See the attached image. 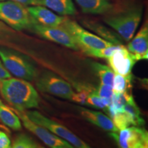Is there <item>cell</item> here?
Segmentation results:
<instances>
[{"label": "cell", "instance_id": "cell-4", "mask_svg": "<svg viewBox=\"0 0 148 148\" xmlns=\"http://www.w3.org/2000/svg\"><path fill=\"white\" fill-rule=\"evenodd\" d=\"M0 20L18 31L30 29L34 23L27 7L13 1H0Z\"/></svg>", "mask_w": 148, "mask_h": 148}, {"label": "cell", "instance_id": "cell-29", "mask_svg": "<svg viewBox=\"0 0 148 148\" xmlns=\"http://www.w3.org/2000/svg\"><path fill=\"white\" fill-rule=\"evenodd\" d=\"M11 77V74L7 71L4 65L0 59V83L5 79H8Z\"/></svg>", "mask_w": 148, "mask_h": 148}, {"label": "cell", "instance_id": "cell-30", "mask_svg": "<svg viewBox=\"0 0 148 148\" xmlns=\"http://www.w3.org/2000/svg\"><path fill=\"white\" fill-rule=\"evenodd\" d=\"M0 1H13L21 3L25 5H39L40 0H0Z\"/></svg>", "mask_w": 148, "mask_h": 148}, {"label": "cell", "instance_id": "cell-7", "mask_svg": "<svg viewBox=\"0 0 148 148\" xmlns=\"http://www.w3.org/2000/svg\"><path fill=\"white\" fill-rule=\"evenodd\" d=\"M36 87L40 91L66 99H71L74 93L69 83L55 73L48 71L42 73L38 79Z\"/></svg>", "mask_w": 148, "mask_h": 148}, {"label": "cell", "instance_id": "cell-20", "mask_svg": "<svg viewBox=\"0 0 148 148\" xmlns=\"http://www.w3.org/2000/svg\"><path fill=\"white\" fill-rule=\"evenodd\" d=\"M92 68L100 79L101 84L112 86L113 79L115 73L109 66L98 62H93Z\"/></svg>", "mask_w": 148, "mask_h": 148}, {"label": "cell", "instance_id": "cell-25", "mask_svg": "<svg viewBox=\"0 0 148 148\" xmlns=\"http://www.w3.org/2000/svg\"><path fill=\"white\" fill-rule=\"evenodd\" d=\"M86 106H89L103 110H106L107 107L103 102L102 99L97 95L95 90H92L88 93L86 101Z\"/></svg>", "mask_w": 148, "mask_h": 148}, {"label": "cell", "instance_id": "cell-17", "mask_svg": "<svg viewBox=\"0 0 148 148\" xmlns=\"http://www.w3.org/2000/svg\"><path fill=\"white\" fill-rule=\"evenodd\" d=\"M83 24L88 29L95 32L96 35L100 36L101 38L106 40V41L114 44V45L121 44L123 38L116 32L111 30L104 25L97 22L92 21H83Z\"/></svg>", "mask_w": 148, "mask_h": 148}, {"label": "cell", "instance_id": "cell-22", "mask_svg": "<svg viewBox=\"0 0 148 148\" xmlns=\"http://www.w3.org/2000/svg\"><path fill=\"white\" fill-rule=\"evenodd\" d=\"M122 46L121 44L119 45H114V44H112V45L108 46L104 48H101V49H88V50L85 51L84 53L86 54L92 56L97 57V58H108L110 57L111 55L116 50L118 49L121 48Z\"/></svg>", "mask_w": 148, "mask_h": 148}, {"label": "cell", "instance_id": "cell-8", "mask_svg": "<svg viewBox=\"0 0 148 148\" xmlns=\"http://www.w3.org/2000/svg\"><path fill=\"white\" fill-rule=\"evenodd\" d=\"M110 136L121 148H147L148 132L138 126L127 127L118 132H111Z\"/></svg>", "mask_w": 148, "mask_h": 148}, {"label": "cell", "instance_id": "cell-24", "mask_svg": "<svg viewBox=\"0 0 148 148\" xmlns=\"http://www.w3.org/2000/svg\"><path fill=\"white\" fill-rule=\"evenodd\" d=\"M114 125H115L118 131L124 129L125 127L132 125L131 120L130 119L128 114L123 110L118 112L112 117Z\"/></svg>", "mask_w": 148, "mask_h": 148}, {"label": "cell", "instance_id": "cell-28", "mask_svg": "<svg viewBox=\"0 0 148 148\" xmlns=\"http://www.w3.org/2000/svg\"><path fill=\"white\" fill-rule=\"evenodd\" d=\"M11 147V141L8 135L0 130V148Z\"/></svg>", "mask_w": 148, "mask_h": 148}, {"label": "cell", "instance_id": "cell-23", "mask_svg": "<svg viewBox=\"0 0 148 148\" xmlns=\"http://www.w3.org/2000/svg\"><path fill=\"white\" fill-rule=\"evenodd\" d=\"M11 147L37 148L40 147V146L27 135L25 134H20L15 138Z\"/></svg>", "mask_w": 148, "mask_h": 148}, {"label": "cell", "instance_id": "cell-5", "mask_svg": "<svg viewBox=\"0 0 148 148\" xmlns=\"http://www.w3.org/2000/svg\"><path fill=\"white\" fill-rule=\"evenodd\" d=\"M61 26L65 28L71 34L77 46L80 47L84 52L88 49H101L112 44L97 35L86 30L77 22L67 18H66Z\"/></svg>", "mask_w": 148, "mask_h": 148}, {"label": "cell", "instance_id": "cell-2", "mask_svg": "<svg viewBox=\"0 0 148 148\" xmlns=\"http://www.w3.org/2000/svg\"><path fill=\"white\" fill-rule=\"evenodd\" d=\"M142 15L143 7L140 4H134L118 12H108L103 21L123 39L130 41L139 25Z\"/></svg>", "mask_w": 148, "mask_h": 148}, {"label": "cell", "instance_id": "cell-10", "mask_svg": "<svg viewBox=\"0 0 148 148\" xmlns=\"http://www.w3.org/2000/svg\"><path fill=\"white\" fill-rule=\"evenodd\" d=\"M30 29L45 39L60 44L73 50L78 49V46L71 34L61 25L58 27L44 26L34 22Z\"/></svg>", "mask_w": 148, "mask_h": 148}, {"label": "cell", "instance_id": "cell-14", "mask_svg": "<svg viewBox=\"0 0 148 148\" xmlns=\"http://www.w3.org/2000/svg\"><path fill=\"white\" fill-rule=\"evenodd\" d=\"M77 110L86 121H89L92 124L97 125L105 130L118 132V130L114 125L112 120H111L110 117H108L106 114L83 107H77Z\"/></svg>", "mask_w": 148, "mask_h": 148}, {"label": "cell", "instance_id": "cell-19", "mask_svg": "<svg viewBox=\"0 0 148 148\" xmlns=\"http://www.w3.org/2000/svg\"><path fill=\"white\" fill-rule=\"evenodd\" d=\"M123 110L128 114L131 123L134 126H143L145 122L141 116L140 111L135 103L134 98H131L128 102L123 106Z\"/></svg>", "mask_w": 148, "mask_h": 148}, {"label": "cell", "instance_id": "cell-3", "mask_svg": "<svg viewBox=\"0 0 148 148\" xmlns=\"http://www.w3.org/2000/svg\"><path fill=\"white\" fill-rule=\"evenodd\" d=\"M0 59L7 71L16 77L29 81L38 75L34 64L21 53L6 48H0Z\"/></svg>", "mask_w": 148, "mask_h": 148}, {"label": "cell", "instance_id": "cell-16", "mask_svg": "<svg viewBox=\"0 0 148 148\" xmlns=\"http://www.w3.org/2000/svg\"><path fill=\"white\" fill-rule=\"evenodd\" d=\"M39 5L62 16L74 15L77 13L73 0H40Z\"/></svg>", "mask_w": 148, "mask_h": 148}, {"label": "cell", "instance_id": "cell-18", "mask_svg": "<svg viewBox=\"0 0 148 148\" xmlns=\"http://www.w3.org/2000/svg\"><path fill=\"white\" fill-rule=\"evenodd\" d=\"M0 120L3 124L14 130L21 129V119L14 110H11L3 103L0 104Z\"/></svg>", "mask_w": 148, "mask_h": 148}, {"label": "cell", "instance_id": "cell-9", "mask_svg": "<svg viewBox=\"0 0 148 148\" xmlns=\"http://www.w3.org/2000/svg\"><path fill=\"white\" fill-rule=\"evenodd\" d=\"M14 112L17 114L19 119L21 120L22 123L25 127L36 135L48 147L52 148H72L73 146L71 145L69 142L62 139L56 135L53 134L52 132L48 130L45 127L39 125L31 121L27 117L23 111H18L14 109Z\"/></svg>", "mask_w": 148, "mask_h": 148}, {"label": "cell", "instance_id": "cell-27", "mask_svg": "<svg viewBox=\"0 0 148 148\" xmlns=\"http://www.w3.org/2000/svg\"><path fill=\"white\" fill-rule=\"evenodd\" d=\"M90 92V90L87 89H82L78 90L77 93L74 92L73 96H72L71 99L75 102L79 103L81 104L86 105V99H87L88 93Z\"/></svg>", "mask_w": 148, "mask_h": 148}, {"label": "cell", "instance_id": "cell-13", "mask_svg": "<svg viewBox=\"0 0 148 148\" xmlns=\"http://www.w3.org/2000/svg\"><path fill=\"white\" fill-rule=\"evenodd\" d=\"M127 50L134 56L136 60L148 58V25L146 22L137 34L127 45Z\"/></svg>", "mask_w": 148, "mask_h": 148}, {"label": "cell", "instance_id": "cell-1", "mask_svg": "<svg viewBox=\"0 0 148 148\" xmlns=\"http://www.w3.org/2000/svg\"><path fill=\"white\" fill-rule=\"evenodd\" d=\"M0 92L16 110L24 111L38 106L40 97L34 86L27 80L9 77L0 83Z\"/></svg>", "mask_w": 148, "mask_h": 148}, {"label": "cell", "instance_id": "cell-15", "mask_svg": "<svg viewBox=\"0 0 148 148\" xmlns=\"http://www.w3.org/2000/svg\"><path fill=\"white\" fill-rule=\"evenodd\" d=\"M84 13L103 14L110 12L113 5L110 0H75Z\"/></svg>", "mask_w": 148, "mask_h": 148}, {"label": "cell", "instance_id": "cell-6", "mask_svg": "<svg viewBox=\"0 0 148 148\" xmlns=\"http://www.w3.org/2000/svg\"><path fill=\"white\" fill-rule=\"evenodd\" d=\"M25 114L34 123L45 127L53 134L69 142L73 147L78 148L89 147L87 144L84 143L82 140L77 137L76 135L69 130V129H67L63 125L59 124L57 122L53 121V120L49 119V118L42 115L38 111H27L25 112Z\"/></svg>", "mask_w": 148, "mask_h": 148}, {"label": "cell", "instance_id": "cell-12", "mask_svg": "<svg viewBox=\"0 0 148 148\" xmlns=\"http://www.w3.org/2000/svg\"><path fill=\"white\" fill-rule=\"evenodd\" d=\"M29 14L34 22L44 26H60L66 18L55 14L50 9L41 5H33L27 7Z\"/></svg>", "mask_w": 148, "mask_h": 148}, {"label": "cell", "instance_id": "cell-31", "mask_svg": "<svg viewBox=\"0 0 148 148\" xmlns=\"http://www.w3.org/2000/svg\"><path fill=\"white\" fill-rule=\"evenodd\" d=\"M1 103H3L1 102V99H0V104H1Z\"/></svg>", "mask_w": 148, "mask_h": 148}, {"label": "cell", "instance_id": "cell-11", "mask_svg": "<svg viewBox=\"0 0 148 148\" xmlns=\"http://www.w3.org/2000/svg\"><path fill=\"white\" fill-rule=\"evenodd\" d=\"M108 62L110 68L115 73L127 75L131 73L133 66L136 62L134 56L124 46L118 49L108 57Z\"/></svg>", "mask_w": 148, "mask_h": 148}, {"label": "cell", "instance_id": "cell-26", "mask_svg": "<svg viewBox=\"0 0 148 148\" xmlns=\"http://www.w3.org/2000/svg\"><path fill=\"white\" fill-rule=\"evenodd\" d=\"M95 91L100 97L106 98V99H111V98H112L114 93L112 86L103 84H101L99 85L97 89L95 90Z\"/></svg>", "mask_w": 148, "mask_h": 148}, {"label": "cell", "instance_id": "cell-21", "mask_svg": "<svg viewBox=\"0 0 148 148\" xmlns=\"http://www.w3.org/2000/svg\"><path fill=\"white\" fill-rule=\"evenodd\" d=\"M132 75L130 73L127 75H122L120 74H114L112 88L114 92H129L130 88L132 86Z\"/></svg>", "mask_w": 148, "mask_h": 148}]
</instances>
